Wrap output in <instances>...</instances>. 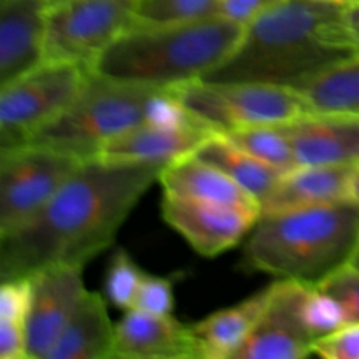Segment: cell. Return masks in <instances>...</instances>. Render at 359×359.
<instances>
[{
  "label": "cell",
  "mask_w": 359,
  "mask_h": 359,
  "mask_svg": "<svg viewBox=\"0 0 359 359\" xmlns=\"http://www.w3.org/2000/svg\"><path fill=\"white\" fill-rule=\"evenodd\" d=\"M163 165L84 160L51 200L13 233L0 237V279L51 265H81L111 248Z\"/></svg>",
  "instance_id": "cell-1"
},
{
  "label": "cell",
  "mask_w": 359,
  "mask_h": 359,
  "mask_svg": "<svg viewBox=\"0 0 359 359\" xmlns=\"http://www.w3.org/2000/svg\"><path fill=\"white\" fill-rule=\"evenodd\" d=\"M356 55L359 46L344 23V6L283 0L245 27L233 56L205 79L277 84L300 91Z\"/></svg>",
  "instance_id": "cell-2"
},
{
  "label": "cell",
  "mask_w": 359,
  "mask_h": 359,
  "mask_svg": "<svg viewBox=\"0 0 359 359\" xmlns=\"http://www.w3.org/2000/svg\"><path fill=\"white\" fill-rule=\"evenodd\" d=\"M245 27L224 16L188 23H132L95 62L109 79L172 90L205 79L233 56Z\"/></svg>",
  "instance_id": "cell-3"
},
{
  "label": "cell",
  "mask_w": 359,
  "mask_h": 359,
  "mask_svg": "<svg viewBox=\"0 0 359 359\" xmlns=\"http://www.w3.org/2000/svg\"><path fill=\"white\" fill-rule=\"evenodd\" d=\"M359 248V205L353 200L259 216L242 252V269L277 279L319 284Z\"/></svg>",
  "instance_id": "cell-4"
},
{
  "label": "cell",
  "mask_w": 359,
  "mask_h": 359,
  "mask_svg": "<svg viewBox=\"0 0 359 359\" xmlns=\"http://www.w3.org/2000/svg\"><path fill=\"white\" fill-rule=\"evenodd\" d=\"M163 91V88L121 83L91 72L76 102L32 142L81 161L97 158L112 139L149 121Z\"/></svg>",
  "instance_id": "cell-5"
},
{
  "label": "cell",
  "mask_w": 359,
  "mask_h": 359,
  "mask_svg": "<svg viewBox=\"0 0 359 359\" xmlns=\"http://www.w3.org/2000/svg\"><path fill=\"white\" fill-rule=\"evenodd\" d=\"M172 93L216 133L284 125L314 112L302 91L277 84L196 79L172 88Z\"/></svg>",
  "instance_id": "cell-6"
},
{
  "label": "cell",
  "mask_w": 359,
  "mask_h": 359,
  "mask_svg": "<svg viewBox=\"0 0 359 359\" xmlns=\"http://www.w3.org/2000/svg\"><path fill=\"white\" fill-rule=\"evenodd\" d=\"M93 70L74 62L46 60L0 86V153L30 144L83 93Z\"/></svg>",
  "instance_id": "cell-7"
},
{
  "label": "cell",
  "mask_w": 359,
  "mask_h": 359,
  "mask_svg": "<svg viewBox=\"0 0 359 359\" xmlns=\"http://www.w3.org/2000/svg\"><path fill=\"white\" fill-rule=\"evenodd\" d=\"M83 161L42 144L0 153V237L34 217Z\"/></svg>",
  "instance_id": "cell-8"
},
{
  "label": "cell",
  "mask_w": 359,
  "mask_h": 359,
  "mask_svg": "<svg viewBox=\"0 0 359 359\" xmlns=\"http://www.w3.org/2000/svg\"><path fill=\"white\" fill-rule=\"evenodd\" d=\"M139 0H62L49 4L46 60L90 67L133 23Z\"/></svg>",
  "instance_id": "cell-9"
},
{
  "label": "cell",
  "mask_w": 359,
  "mask_h": 359,
  "mask_svg": "<svg viewBox=\"0 0 359 359\" xmlns=\"http://www.w3.org/2000/svg\"><path fill=\"white\" fill-rule=\"evenodd\" d=\"M161 216L198 255L212 258L235 248L255 228L258 210L163 193Z\"/></svg>",
  "instance_id": "cell-10"
},
{
  "label": "cell",
  "mask_w": 359,
  "mask_h": 359,
  "mask_svg": "<svg viewBox=\"0 0 359 359\" xmlns=\"http://www.w3.org/2000/svg\"><path fill=\"white\" fill-rule=\"evenodd\" d=\"M81 265H51L30 277V309L27 316L30 359H48L86 293Z\"/></svg>",
  "instance_id": "cell-11"
},
{
  "label": "cell",
  "mask_w": 359,
  "mask_h": 359,
  "mask_svg": "<svg viewBox=\"0 0 359 359\" xmlns=\"http://www.w3.org/2000/svg\"><path fill=\"white\" fill-rule=\"evenodd\" d=\"M212 135L216 132L196 118L177 123L146 121L105 144L97 158L167 167L172 161L195 154Z\"/></svg>",
  "instance_id": "cell-12"
},
{
  "label": "cell",
  "mask_w": 359,
  "mask_h": 359,
  "mask_svg": "<svg viewBox=\"0 0 359 359\" xmlns=\"http://www.w3.org/2000/svg\"><path fill=\"white\" fill-rule=\"evenodd\" d=\"M48 0H0V86L46 62Z\"/></svg>",
  "instance_id": "cell-13"
},
{
  "label": "cell",
  "mask_w": 359,
  "mask_h": 359,
  "mask_svg": "<svg viewBox=\"0 0 359 359\" xmlns=\"http://www.w3.org/2000/svg\"><path fill=\"white\" fill-rule=\"evenodd\" d=\"M286 133L298 167L359 163V119L309 112L279 125Z\"/></svg>",
  "instance_id": "cell-14"
},
{
  "label": "cell",
  "mask_w": 359,
  "mask_h": 359,
  "mask_svg": "<svg viewBox=\"0 0 359 359\" xmlns=\"http://www.w3.org/2000/svg\"><path fill=\"white\" fill-rule=\"evenodd\" d=\"M116 359H200L191 328L172 314L128 309L116 323Z\"/></svg>",
  "instance_id": "cell-15"
},
{
  "label": "cell",
  "mask_w": 359,
  "mask_h": 359,
  "mask_svg": "<svg viewBox=\"0 0 359 359\" xmlns=\"http://www.w3.org/2000/svg\"><path fill=\"white\" fill-rule=\"evenodd\" d=\"M356 165H314L286 172L262 202V216L351 200Z\"/></svg>",
  "instance_id": "cell-16"
},
{
  "label": "cell",
  "mask_w": 359,
  "mask_h": 359,
  "mask_svg": "<svg viewBox=\"0 0 359 359\" xmlns=\"http://www.w3.org/2000/svg\"><path fill=\"white\" fill-rule=\"evenodd\" d=\"M314 354V342L294 318L280 279L272 284V297L258 325L233 359H302Z\"/></svg>",
  "instance_id": "cell-17"
},
{
  "label": "cell",
  "mask_w": 359,
  "mask_h": 359,
  "mask_svg": "<svg viewBox=\"0 0 359 359\" xmlns=\"http://www.w3.org/2000/svg\"><path fill=\"white\" fill-rule=\"evenodd\" d=\"M160 184L163 193L168 195L242 207L262 214L259 202L251 193L245 191L221 168L200 160L195 154L168 163L161 172Z\"/></svg>",
  "instance_id": "cell-18"
},
{
  "label": "cell",
  "mask_w": 359,
  "mask_h": 359,
  "mask_svg": "<svg viewBox=\"0 0 359 359\" xmlns=\"http://www.w3.org/2000/svg\"><path fill=\"white\" fill-rule=\"evenodd\" d=\"M272 297V284L241 304L217 311L189 325L198 346L200 359H233L244 346Z\"/></svg>",
  "instance_id": "cell-19"
},
{
  "label": "cell",
  "mask_w": 359,
  "mask_h": 359,
  "mask_svg": "<svg viewBox=\"0 0 359 359\" xmlns=\"http://www.w3.org/2000/svg\"><path fill=\"white\" fill-rule=\"evenodd\" d=\"M107 298L86 291L48 359L114 358L116 325L107 312Z\"/></svg>",
  "instance_id": "cell-20"
},
{
  "label": "cell",
  "mask_w": 359,
  "mask_h": 359,
  "mask_svg": "<svg viewBox=\"0 0 359 359\" xmlns=\"http://www.w3.org/2000/svg\"><path fill=\"white\" fill-rule=\"evenodd\" d=\"M195 156L230 175L237 184H241L245 191H249L258 200L259 207H262L263 200L270 195V191L276 188L280 177L286 174V172L277 170L272 165L258 160L248 151L241 149L221 133L207 139L196 149Z\"/></svg>",
  "instance_id": "cell-21"
},
{
  "label": "cell",
  "mask_w": 359,
  "mask_h": 359,
  "mask_svg": "<svg viewBox=\"0 0 359 359\" xmlns=\"http://www.w3.org/2000/svg\"><path fill=\"white\" fill-rule=\"evenodd\" d=\"M300 91L314 112L359 119V55L326 70Z\"/></svg>",
  "instance_id": "cell-22"
},
{
  "label": "cell",
  "mask_w": 359,
  "mask_h": 359,
  "mask_svg": "<svg viewBox=\"0 0 359 359\" xmlns=\"http://www.w3.org/2000/svg\"><path fill=\"white\" fill-rule=\"evenodd\" d=\"M221 135L230 139L235 146L248 151L258 160L276 167L277 170L291 172L298 168L290 140L279 125L251 126V128L233 130Z\"/></svg>",
  "instance_id": "cell-23"
},
{
  "label": "cell",
  "mask_w": 359,
  "mask_h": 359,
  "mask_svg": "<svg viewBox=\"0 0 359 359\" xmlns=\"http://www.w3.org/2000/svg\"><path fill=\"white\" fill-rule=\"evenodd\" d=\"M212 16H219V0H139L133 23H188Z\"/></svg>",
  "instance_id": "cell-24"
},
{
  "label": "cell",
  "mask_w": 359,
  "mask_h": 359,
  "mask_svg": "<svg viewBox=\"0 0 359 359\" xmlns=\"http://www.w3.org/2000/svg\"><path fill=\"white\" fill-rule=\"evenodd\" d=\"M142 277L144 272L137 266L132 256L125 249H116L109 259L104 279V293L109 304L123 311L132 309Z\"/></svg>",
  "instance_id": "cell-25"
},
{
  "label": "cell",
  "mask_w": 359,
  "mask_h": 359,
  "mask_svg": "<svg viewBox=\"0 0 359 359\" xmlns=\"http://www.w3.org/2000/svg\"><path fill=\"white\" fill-rule=\"evenodd\" d=\"M319 287L340 305L346 325L359 323V270L353 265L344 266L323 280Z\"/></svg>",
  "instance_id": "cell-26"
},
{
  "label": "cell",
  "mask_w": 359,
  "mask_h": 359,
  "mask_svg": "<svg viewBox=\"0 0 359 359\" xmlns=\"http://www.w3.org/2000/svg\"><path fill=\"white\" fill-rule=\"evenodd\" d=\"M179 279H181V273L168 277L144 273L132 309L153 312V314H172V311H174V287Z\"/></svg>",
  "instance_id": "cell-27"
},
{
  "label": "cell",
  "mask_w": 359,
  "mask_h": 359,
  "mask_svg": "<svg viewBox=\"0 0 359 359\" xmlns=\"http://www.w3.org/2000/svg\"><path fill=\"white\" fill-rule=\"evenodd\" d=\"M314 354L326 359H359V323L340 326L319 340Z\"/></svg>",
  "instance_id": "cell-28"
},
{
  "label": "cell",
  "mask_w": 359,
  "mask_h": 359,
  "mask_svg": "<svg viewBox=\"0 0 359 359\" xmlns=\"http://www.w3.org/2000/svg\"><path fill=\"white\" fill-rule=\"evenodd\" d=\"M0 359H30L27 323L0 321Z\"/></svg>",
  "instance_id": "cell-29"
},
{
  "label": "cell",
  "mask_w": 359,
  "mask_h": 359,
  "mask_svg": "<svg viewBox=\"0 0 359 359\" xmlns=\"http://www.w3.org/2000/svg\"><path fill=\"white\" fill-rule=\"evenodd\" d=\"M283 0H219V16L248 27Z\"/></svg>",
  "instance_id": "cell-30"
},
{
  "label": "cell",
  "mask_w": 359,
  "mask_h": 359,
  "mask_svg": "<svg viewBox=\"0 0 359 359\" xmlns=\"http://www.w3.org/2000/svg\"><path fill=\"white\" fill-rule=\"evenodd\" d=\"M344 23L353 41L359 46V0L344 7Z\"/></svg>",
  "instance_id": "cell-31"
},
{
  "label": "cell",
  "mask_w": 359,
  "mask_h": 359,
  "mask_svg": "<svg viewBox=\"0 0 359 359\" xmlns=\"http://www.w3.org/2000/svg\"><path fill=\"white\" fill-rule=\"evenodd\" d=\"M351 200L359 205V163L354 168L353 179H351Z\"/></svg>",
  "instance_id": "cell-32"
},
{
  "label": "cell",
  "mask_w": 359,
  "mask_h": 359,
  "mask_svg": "<svg viewBox=\"0 0 359 359\" xmlns=\"http://www.w3.org/2000/svg\"><path fill=\"white\" fill-rule=\"evenodd\" d=\"M319 2H326V4H335V6H351V4L358 2V0H319Z\"/></svg>",
  "instance_id": "cell-33"
},
{
  "label": "cell",
  "mask_w": 359,
  "mask_h": 359,
  "mask_svg": "<svg viewBox=\"0 0 359 359\" xmlns=\"http://www.w3.org/2000/svg\"><path fill=\"white\" fill-rule=\"evenodd\" d=\"M351 265H353L356 270H359V248H358L356 255H354L353 259H351Z\"/></svg>",
  "instance_id": "cell-34"
},
{
  "label": "cell",
  "mask_w": 359,
  "mask_h": 359,
  "mask_svg": "<svg viewBox=\"0 0 359 359\" xmlns=\"http://www.w3.org/2000/svg\"><path fill=\"white\" fill-rule=\"evenodd\" d=\"M49 4H55V2H62V0H48Z\"/></svg>",
  "instance_id": "cell-35"
}]
</instances>
